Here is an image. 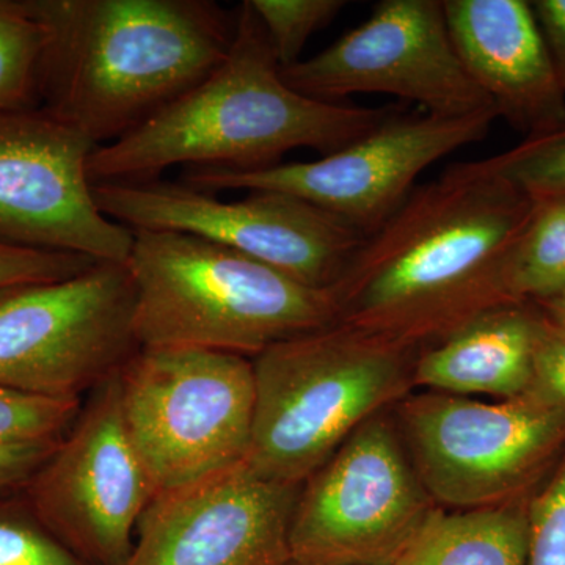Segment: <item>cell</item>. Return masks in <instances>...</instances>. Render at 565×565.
Returning <instances> with one entry per match:
<instances>
[{
  "mask_svg": "<svg viewBox=\"0 0 565 565\" xmlns=\"http://www.w3.org/2000/svg\"><path fill=\"white\" fill-rule=\"evenodd\" d=\"M533 207L484 159L415 185L334 286L338 323L415 349L509 303L505 258Z\"/></svg>",
  "mask_w": 565,
  "mask_h": 565,
  "instance_id": "obj_1",
  "label": "cell"
},
{
  "mask_svg": "<svg viewBox=\"0 0 565 565\" xmlns=\"http://www.w3.org/2000/svg\"><path fill=\"white\" fill-rule=\"evenodd\" d=\"M46 31L40 102L96 145L128 136L228 55L237 10L212 0H29Z\"/></svg>",
  "mask_w": 565,
  "mask_h": 565,
  "instance_id": "obj_2",
  "label": "cell"
},
{
  "mask_svg": "<svg viewBox=\"0 0 565 565\" xmlns=\"http://www.w3.org/2000/svg\"><path fill=\"white\" fill-rule=\"evenodd\" d=\"M396 110L323 103L292 90L247 0L237 9L236 36L225 61L128 136L96 147L88 178L95 185L158 180L173 166L269 169L300 148L332 154Z\"/></svg>",
  "mask_w": 565,
  "mask_h": 565,
  "instance_id": "obj_3",
  "label": "cell"
},
{
  "mask_svg": "<svg viewBox=\"0 0 565 565\" xmlns=\"http://www.w3.org/2000/svg\"><path fill=\"white\" fill-rule=\"evenodd\" d=\"M126 267L136 291L139 348L256 356L338 323L333 288H311L192 234L134 232Z\"/></svg>",
  "mask_w": 565,
  "mask_h": 565,
  "instance_id": "obj_4",
  "label": "cell"
},
{
  "mask_svg": "<svg viewBox=\"0 0 565 565\" xmlns=\"http://www.w3.org/2000/svg\"><path fill=\"white\" fill-rule=\"evenodd\" d=\"M415 349L343 323L255 356V416L245 465L302 486L356 427L414 385Z\"/></svg>",
  "mask_w": 565,
  "mask_h": 565,
  "instance_id": "obj_5",
  "label": "cell"
},
{
  "mask_svg": "<svg viewBox=\"0 0 565 565\" xmlns=\"http://www.w3.org/2000/svg\"><path fill=\"white\" fill-rule=\"evenodd\" d=\"M122 422L158 493L244 463L255 370L237 353L139 348L120 371Z\"/></svg>",
  "mask_w": 565,
  "mask_h": 565,
  "instance_id": "obj_6",
  "label": "cell"
},
{
  "mask_svg": "<svg viewBox=\"0 0 565 565\" xmlns=\"http://www.w3.org/2000/svg\"><path fill=\"white\" fill-rule=\"evenodd\" d=\"M397 429L433 500L456 509L531 497L565 452V411L530 392L498 403L405 396Z\"/></svg>",
  "mask_w": 565,
  "mask_h": 565,
  "instance_id": "obj_7",
  "label": "cell"
},
{
  "mask_svg": "<svg viewBox=\"0 0 565 565\" xmlns=\"http://www.w3.org/2000/svg\"><path fill=\"white\" fill-rule=\"evenodd\" d=\"M93 195L103 214L132 232L192 234L318 289L337 286L366 237L329 212L277 191L222 202L185 182L158 178L95 184Z\"/></svg>",
  "mask_w": 565,
  "mask_h": 565,
  "instance_id": "obj_8",
  "label": "cell"
},
{
  "mask_svg": "<svg viewBox=\"0 0 565 565\" xmlns=\"http://www.w3.org/2000/svg\"><path fill=\"white\" fill-rule=\"evenodd\" d=\"M433 509L396 424L371 416L300 487L291 561L396 565Z\"/></svg>",
  "mask_w": 565,
  "mask_h": 565,
  "instance_id": "obj_9",
  "label": "cell"
},
{
  "mask_svg": "<svg viewBox=\"0 0 565 565\" xmlns=\"http://www.w3.org/2000/svg\"><path fill=\"white\" fill-rule=\"evenodd\" d=\"M126 264L0 291V388L79 397L137 352Z\"/></svg>",
  "mask_w": 565,
  "mask_h": 565,
  "instance_id": "obj_10",
  "label": "cell"
},
{
  "mask_svg": "<svg viewBox=\"0 0 565 565\" xmlns=\"http://www.w3.org/2000/svg\"><path fill=\"white\" fill-rule=\"evenodd\" d=\"M498 120L490 109L468 117H437L397 109L374 131L311 162L269 169H184L196 191H277L329 212L363 234L374 233L415 189L424 170L457 150L484 140Z\"/></svg>",
  "mask_w": 565,
  "mask_h": 565,
  "instance_id": "obj_11",
  "label": "cell"
},
{
  "mask_svg": "<svg viewBox=\"0 0 565 565\" xmlns=\"http://www.w3.org/2000/svg\"><path fill=\"white\" fill-rule=\"evenodd\" d=\"M118 371L21 489L47 530L90 565L126 564L158 494L126 433Z\"/></svg>",
  "mask_w": 565,
  "mask_h": 565,
  "instance_id": "obj_12",
  "label": "cell"
},
{
  "mask_svg": "<svg viewBox=\"0 0 565 565\" xmlns=\"http://www.w3.org/2000/svg\"><path fill=\"white\" fill-rule=\"evenodd\" d=\"M281 77L292 90L323 103L384 93L437 117L494 109L457 57L444 0L379 2L363 24L281 70Z\"/></svg>",
  "mask_w": 565,
  "mask_h": 565,
  "instance_id": "obj_13",
  "label": "cell"
},
{
  "mask_svg": "<svg viewBox=\"0 0 565 565\" xmlns=\"http://www.w3.org/2000/svg\"><path fill=\"white\" fill-rule=\"evenodd\" d=\"M96 145L44 110H0V244L126 264L134 232L96 203Z\"/></svg>",
  "mask_w": 565,
  "mask_h": 565,
  "instance_id": "obj_14",
  "label": "cell"
},
{
  "mask_svg": "<svg viewBox=\"0 0 565 565\" xmlns=\"http://www.w3.org/2000/svg\"><path fill=\"white\" fill-rule=\"evenodd\" d=\"M300 487L264 479L244 462L158 493L125 565H288Z\"/></svg>",
  "mask_w": 565,
  "mask_h": 565,
  "instance_id": "obj_15",
  "label": "cell"
},
{
  "mask_svg": "<svg viewBox=\"0 0 565 565\" xmlns=\"http://www.w3.org/2000/svg\"><path fill=\"white\" fill-rule=\"evenodd\" d=\"M465 71L523 140L565 126V92L531 2L444 0Z\"/></svg>",
  "mask_w": 565,
  "mask_h": 565,
  "instance_id": "obj_16",
  "label": "cell"
},
{
  "mask_svg": "<svg viewBox=\"0 0 565 565\" xmlns=\"http://www.w3.org/2000/svg\"><path fill=\"white\" fill-rule=\"evenodd\" d=\"M545 315L534 303H504L482 311L415 356L412 381L435 393L500 399L533 388L535 355Z\"/></svg>",
  "mask_w": 565,
  "mask_h": 565,
  "instance_id": "obj_17",
  "label": "cell"
},
{
  "mask_svg": "<svg viewBox=\"0 0 565 565\" xmlns=\"http://www.w3.org/2000/svg\"><path fill=\"white\" fill-rule=\"evenodd\" d=\"M530 497L484 508H434L396 565H527Z\"/></svg>",
  "mask_w": 565,
  "mask_h": 565,
  "instance_id": "obj_18",
  "label": "cell"
},
{
  "mask_svg": "<svg viewBox=\"0 0 565 565\" xmlns=\"http://www.w3.org/2000/svg\"><path fill=\"white\" fill-rule=\"evenodd\" d=\"M565 289V196L534 200L504 264L509 303H539Z\"/></svg>",
  "mask_w": 565,
  "mask_h": 565,
  "instance_id": "obj_19",
  "label": "cell"
},
{
  "mask_svg": "<svg viewBox=\"0 0 565 565\" xmlns=\"http://www.w3.org/2000/svg\"><path fill=\"white\" fill-rule=\"evenodd\" d=\"M46 31L29 0H0V110L40 107Z\"/></svg>",
  "mask_w": 565,
  "mask_h": 565,
  "instance_id": "obj_20",
  "label": "cell"
},
{
  "mask_svg": "<svg viewBox=\"0 0 565 565\" xmlns=\"http://www.w3.org/2000/svg\"><path fill=\"white\" fill-rule=\"evenodd\" d=\"M0 565H90L63 545L21 490L0 494Z\"/></svg>",
  "mask_w": 565,
  "mask_h": 565,
  "instance_id": "obj_21",
  "label": "cell"
},
{
  "mask_svg": "<svg viewBox=\"0 0 565 565\" xmlns=\"http://www.w3.org/2000/svg\"><path fill=\"white\" fill-rule=\"evenodd\" d=\"M484 161L530 199L565 196V126Z\"/></svg>",
  "mask_w": 565,
  "mask_h": 565,
  "instance_id": "obj_22",
  "label": "cell"
},
{
  "mask_svg": "<svg viewBox=\"0 0 565 565\" xmlns=\"http://www.w3.org/2000/svg\"><path fill=\"white\" fill-rule=\"evenodd\" d=\"M281 70L302 61L305 44L348 6L343 0H248Z\"/></svg>",
  "mask_w": 565,
  "mask_h": 565,
  "instance_id": "obj_23",
  "label": "cell"
},
{
  "mask_svg": "<svg viewBox=\"0 0 565 565\" xmlns=\"http://www.w3.org/2000/svg\"><path fill=\"white\" fill-rule=\"evenodd\" d=\"M81 397H50L0 388V445L61 440L76 422Z\"/></svg>",
  "mask_w": 565,
  "mask_h": 565,
  "instance_id": "obj_24",
  "label": "cell"
},
{
  "mask_svg": "<svg viewBox=\"0 0 565 565\" xmlns=\"http://www.w3.org/2000/svg\"><path fill=\"white\" fill-rule=\"evenodd\" d=\"M527 565H565V452L527 501Z\"/></svg>",
  "mask_w": 565,
  "mask_h": 565,
  "instance_id": "obj_25",
  "label": "cell"
},
{
  "mask_svg": "<svg viewBox=\"0 0 565 565\" xmlns=\"http://www.w3.org/2000/svg\"><path fill=\"white\" fill-rule=\"evenodd\" d=\"M95 264L90 258L71 253L0 244V291L35 282L66 280L85 273Z\"/></svg>",
  "mask_w": 565,
  "mask_h": 565,
  "instance_id": "obj_26",
  "label": "cell"
},
{
  "mask_svg": "<svg viewBox=\"0 0 565 565\" xmlns=\"http://www.w3.org/2000/svg\"><path fill=\"white\" fill-rule=\"evenodd\" d=\"M531 390L565 411V329L548 319L535 355Z\"/></svg>",
  "mask_w": 565,
  "mask_h": 565,
  "instance_id": "obj_27",
  "label": "cell"
},
{
  "mask_svg": "<svg viewBox=\"0 0 565 565\" xmlns=\"http://www.w3.org/2000/svg\"><path fill=\"white\" fill-rule=\"evenodd\" d=\"M58 441L28 445H0V494L18 492L40 465L54 451Z\"/></svg>",
  "mask_w": 565,
  "mask_h": 565,
  "instance_id": "obj_28",
  "label": "cell"
},
{
  "mask_svg": "<svg viewBox=\"0 0 565 565\" xmlns=\"http://www.w3.org/2000/svg\"><path fill=\"white\" fill-rule=\"evenodd\" d=\"M531 7L565 92V0H534Z\"/></svg>",
  "mask_w": 565,
  "mask_h": 565,
  "instance_id": "obj_29",
  "label": "cell"
},
{
  "mask_svg": "<svg viewBox=\"0 0 565 565\" xmlns=\"http://www.w3.org/2000/svg\"><path fill=\"white\" fill-rule=\"evenodd\" d=\"M535 305L541 308L542 313L546 316L548 321L556 323V326L564 327L565 329V289L557 292L556 296L550 297V299L542 300V302Z\"/></svg>",
  "mask_w": 565,
  "mask_h": 565,
  "instance_id": "obj_30",
  "label": "cell"
},
{
  "mask_svg": "<svg viewBox=\"0 0 565 565\" xmlns=\"http://www.w3.org/2000/svg\"><path fill=\"white\" fill-rule=\"evenodd\" d=\"M288 565H303V564L292 563V561H291V563H289Z\"/></svg>",
  "mask_w": 565,
  "mask_h": 565,
  "instance_id": "obj_31",
  "label": "cell"
}]
</instances>
